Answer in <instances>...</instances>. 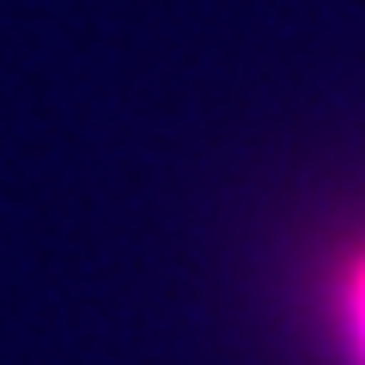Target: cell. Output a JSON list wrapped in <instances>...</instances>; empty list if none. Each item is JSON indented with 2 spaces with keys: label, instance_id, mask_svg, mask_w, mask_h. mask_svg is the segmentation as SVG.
<instances>
[{
  "label": "cell",
  "instance_id": "obj_1",
  "mask_svg": "<svg viewBox=\"0 0 365 365\" xmlns=\"http://www.w3.org/2000/svg\"><path fill=\"white\" fill-rule=\"evenodd\" d=\"M341 329H347V347H353V359L365 365V256L353 262L347 287H341Z\"/></svg>",
  "mask_w": 365,
  "mask_h": 365
}]
</instances>
